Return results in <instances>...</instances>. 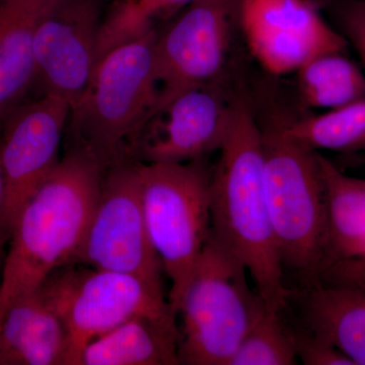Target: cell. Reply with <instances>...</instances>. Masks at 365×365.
Masks as SVG:
<instances>
[{"mask_svg": "<svg viewBox=\"0 0 365 365\" xmlns=\"http://www.w3.org/2000/svg\"><path fill=\"white\" fill-rule=\"evenodd\" d=\"M319 163L328 215V248L323 272L334 264L365 256V179L345 174L321 153Z\"/></svg>", "mask_w": 365, "mask_h": 365, "instance_id": "18", "label": "cell"}, {"mask_svg": "<svg viewBox=\"0 0 365 365\" xmlns=\"http://www.w3.org/2000/svg\"><path fill=\"white\" fill-rule=\"evenodd\" d=\"M220 153L211 177V232L244 264L268 309L282 311L288 288L266 199L261 125L242 85Z\"/></svg>", "mask_w": 365, "mask_h": 365, "instance_id": "1", "label": "cell"}, {"mask_svg": "<svg viewBox=\"0 0 365 365\" xmlns=\"http://www.w3.org/2000/svg\"><path fill=\"white\" fill-rule=\"evenodd\" d=\"M106 169L90 153L71 145L26 201L14 223L2 268L1 321L16 299L39 289L57 269L76 263Z\"/></svg>", "mask_w": 365, "mask_h": 365, "instance_id": "2", "label": "cell"}, {"mask_svg": "<svg viewBox=\"0 0 365 365\" xmlns=\"http://www.w3.org/2000/svg\"><path fill=\"white\" fill-rule=\"evenodd\" d=\"M235 91L228 79L178 91L158 106L132 141L127 160L189 163L220 151L232 122Z\"/></svg>", "mask_w": 365, "mask_h": 365, "instance_id": "11", "label": "cell"}, {"mask_svg": "<svg viewBox=\"0 0 365 365\" xmlns=\"http://www.w3.org/2000/svg\"><path fill=\"white\" fill-rule=\"evenodd\" d=\"M137 165L146 227L172 282L169 302L177 314L211 232L212 169L204 158Z\"/></svg>", "mask_w": 365, "mask_h": 365, "instance_id": "6", "label": "cell"}, {"mask_svg": "<svg viewBox=\"0 0 365 365\" xmlns=\"http://www.w3.org/2000/svg\"><path fill=\"white\" fill-rule=\"evenodd\" d=\"M163 25L155 42L158 105L190 86L230 79L237 0H195Z\"/></svg>", "mask_w": 365, "mask_h": 365, "instance_id": "9", "label": "cell"}, {"mask_svg": "<svg viewBox=\"0 0 365 365\" xmlns=\"http://www.w3.org/2000/svg\"><path fill=\"white\" fill-rule=\"evenodd\" d=\"M248 270L212 232L184 294L178 314L180 364L230 365L242 341L268 309L248 282Z\"/></svg>", "mask_w": 365, "mask_h": 365, "instance_id": "5", "label": "cell"}, {"mask_svg": "<svg viewBox=\"0 0 365 365\" xmlns=\"http://www.w3.org/2000/svg\"><path fill=\"white\" fill-rule=\"evenodd\" d=\"M287 321L294 338L297 359H299L302 364L354 365L351 360L335 346L314 335L299 323H292L287 319Z\"/></svg>", "mask_w": 365, "mask_h": 365, "instance_id": "24", "label": "cell"}, {"mask_svg": "<svg viewBox=\"0 0 365 365\" xmlns=\"http://www.w3.org/2000/svg\"><path fill=\"white\" fill-rule=\"evenodd\" d=\"M295 74L307 107L329 111L365 98V72L346 51L319 55Z\"/></svg>", "mask_w": 365, "mask_h": 365, "instance_id": "19", "label": "cell"}, {"mask_svg": "<svg viewBox=\"0 0 365 365\" xmlns=\"http://www.w3.org/2000/svg\"><path fill=\"white\" fill-rule=\"evenodd\" d=\"M290 136L313 150L365 153V98L321 114L283 116Z\"/></svg>", "mask_w": 365, "mask_h": 365, "instance_id": "20", "label": "cell"}, {"mask_svg": "<svg viewBox=\"0 0 365 365\" xmlns=\"http://www.w3.org/2000/svg\"><path fill=\"white\" fill-rule=\"evenodd\" d=\"M287 304L300 326L365 365V285L317 281L288 289Z\"/></svg>", "mask_w": 365, "mask_h": 365, "instance_id": "14", "label": "cell"}, {"mask_svg": "<svg viewBox=\"0 0 365 365\" xmlns=\"http://www.w3.org/2000/svg\"><path fill=\"white\" fill-rule=\"evenodd\" d=\"M1 247H0V251H1ZM0 297H1V274H0ZM0 323H1V318H0Z\"/></svg>", "mask_w": 365, "mask_h": 365, "instance_id": "27", "label": "cell"}, {"mask_svg": "<svg viewBox=\"0 0 365 365\" xmlns=\"http://www.w3.org/2000/svg\"><path fill=\"white\" fill-rule=\"evenodd\" d=\"M158 30L116 46L98 60L90 83L71 108V145L93 155L106 168L127 160L132 141L155 111Z\"/></svg>", "mask_w": 365, "mask_h": 365, "instance_id": "4", "label": "cell"}, {"mask_svg": "<svg viewBox=\"0 0 365 365\" xmlns=\"http://www.w3.org/2000/svg\"><path fill=\"white\" fill-rule=\"evenodd\" d=\"M76 263L135 276L165 294V270L146 227L137 162L122 160L106 169Z\"/></svg>", "mask_w": 365, "mask_h": 365, "instance_id": "8", "label": "cell"}, {"mask_svg": "<svg viewBox=\"0 0 365 365\" xmlns=\"http://www.w3.org/2000/svg\"><path fill=\"white\" fill-rule=\"evenodd\" d=\"M178 344L176 322L137 317L91 341L79 365L180 364Z\"/></svg>", "mask_w": 365, "mask_h": 365, "instance_id": "16", "label": "cell"}, {"mask_svg": "<svg viewBox=\"0 0 365 365\" xmlns=\"http://www.w3.org/2000/svg\"><path fill=\"white\" fill-rule=\"evenodd\" d=\"M258 116L266 199L281 264L284 274H294L304 287L319 280L328 248L319 153L290 136L281 115Z\"/></svg>", "mask_w": 365, "mask_h": 365, "instance_id": "3", "label": "cell"}, {"mask_svg": "<svg viewBox=\"0 0 365 365\" xmlns=\"http://www.w3.org/2000/svg\"><path fill=\"white\" fill-rule=\"evenodd\" d=\"M71 106L42 95L23 102L0 120V160L4 196L0 208V244L9 242L26 201L54 170L61 158Z\"/></svg>", "mask_w": 365, "mask_h": 365, "instance_id": "10", "label": "cell"}, {"mask_svg": "<svg viewBox=\"0 0 365 365\" xmlns=\"http://www.w3.org/2000/svg\"><path fill=\"white\" fill-rule=\"evenodd\" d=\"M297 360L284 314L267 309L242 341L230 365H294Z\"/></svg>", "mask_w": 365, "mask_h": 365, "instance_id": "22", "label": "cell"}, {"mask_svg": "<svg viewBox=\"0 0 365 365\" xmlns=\"http://www.w3.org/2000/svg\"><path fill=\"white\" fill-rule=\"evenodd\" d=\"M335 28L356 50L365 69V0H319Z\"/></svg>", "mask_w": 365, "mask_h": 365, "instance_id": "23", "label": "cell"}, {"mask_svg": "<svg viewBox=\"0 0 365 365\" xmlns=\"http://www.w3.org/2000/svg\"><path fill=\"white\" fill-rule=\"evenodd\" d=\"M67 336L39 289L13 302L0 324V365H66Z\"/></svg>", "mask_w": 365, "mask_h": 365, "instance_id": "15", "label": "cell"}, {"mask_svg": "<svg viewBox=\"0 0 365 365\" xmlns=\"http://www.w3.org/2000/svg\"><path fill=\"white\" fill-rule=\"evenodd\" d=\"M330 278L335 282L365 285V256L335 264Z\"/></svg>", "mask_w": 365, "mask_h": 365, "instance_id": "25", "label": "cell"}, {"mask_svg": "<svg viewBox=\"0 0 365 365\" xmlns=\"http://www.w3.org/2000/svg\"><path fill=\"white\" fill-rule=\"evenodd\" d=\"M4 170H2L1 160H0V208H1L2 201H4ZM0 247L2 246L0 244Z\"/></svg>", "mask_w": 365, "mask_h": 365, "instance_id": "26", "label": "cell"}, {"mask_svg": "<svg viewBox=\"0 0 365 365\" xmlns=\"http://www.w3.org/2000/svg\"><path fill=\"white\" fill-rule=\"evenodd\" d=\"M103 16L101 0H46L34 38V83L42 95L71 107L81 98L97 64Z\"/></svg>", "mask_w": 365, "mask_h": 365, "instance_id": "13", "label": "cell"}, {"mask_svg": "<svg viewBox=\"0 0 365 365\" xmlns=\"http://www.w3.org/2000/svg\"><path fill=\"white\" fill-rule=\"evenodd\" d=\"M45 2L0 0V120L34 83V38Z\"/></svg>", "mask_w": 365, "mask_h": 365, "instance_id": "17", "label": "cell"}, {"mask_svg": "<svg viewBox=\"0 0 365 365\" xmlns=\"http://www.w3.org/2000/svg\"><path fill=\"white\" fill-rule=\"evenodd\" d=\"M322 11L319 0H237L239 30L267 73H297L319 55L347 50Z\"/></svg>", "mask_w": 365, "mask_h": 365, "instance_id": "12", "label": "cell"}, {"mask_svg": "<svg viewBox=\"0 0 365 365\" xmlns=\"http://www.w3.org/2000/svg\"><path fill=\"white\" fill-rule=\"evenodd\" d=\"M66 328V365H79L86 345L137 317L176 322L165 294L129 274L71 263L57 269L39 287Z\"/></svg>", "mask_w": 365, "mask_h": 365, "instance_id": "7", "label": "cell"}, {"mask_svg": "<svg viewBox=\"0 0 365 365\" xmlns=\"http://www.w3.org/2000/svg\"><path fill=\"white\" fill-rule=\"evenodd\" d=\"M195 0H112L104 11L97 61L113 48L158 30Z\"/></svg>", "mask_w": 365, "mask_h": 365, "instance_id": "21", "label": "cell"}]
</instances>
